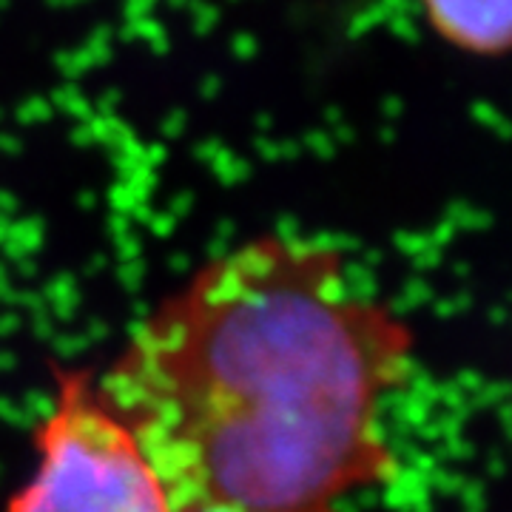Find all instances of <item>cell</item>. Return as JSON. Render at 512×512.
<instances>
[{
  "label": "cell",
  "mask_w": 512,
  "mask_h": 512,
  "mask_svg": "<svg viewBox=\"0 0 512 512\" xmlns=\"http://www.w3.org/2000/svg\"><path fill=\"white\" fill-rule=\"evenodd\" d=\"M174 512H234V510H222V507H188V510H174Z\"/></svg>",
  "instance_id": "277c9868"
},
{
  "label": "cell",
  "mask_w": 512,
  "mask_h": 512,
  "mask_svg": "<svg viewBox=\"0 0 512 512\" xmlns=\"http://www.w3.org/2000/svg\"><path fill=\"white\" fill-rule=\"evenodd\" d=\"M410 370L413 330L345 256L262 234L168 293L94 384L174 510L342 512L399 470L384 407Z\"/></svg>",
  "instance_id": "6da1fadb"
},
{
  "label": "cell",
  "mask_w": 512,
  "mask_h": 512,
  "mask_svg": "<svg viewBox=\"0 0 512 512\" xmlns=\"http://www.w3.org/2000/svg\"><path fill=\"white\" fill-rule=\"evenodd\" d=\"M421 15L458 52L501 57L510 49L512 0H421Z\"/></svg>",
  "instance_id": "3957f363"
},
{
  "label": "cell",
  "mask_w": 512,
  "mask_h": 512,
  "mask_svg": "<svg viewBox=\"0 0 512 512\" xmlns=\"http://www.w3.org/2000/svg\"><path fill=\"white\" fill-rule=\"evenodd\" d=\"M37 470L3 512H174L146 450L89 373H60L35 430Z\"/></svg>",
  "instance_id": "7a4b0ae2"
}]
</instances>
